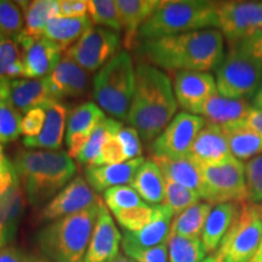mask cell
Segmentation results:
<instances>
[{
	"label": "cell",
	"instance_id": "42",
	"mask_svg": "<svg viewBox=\"0 0 262 262\" xmlns=\"http://www.w3.org/2000/svg\"><path fill=\"white\" fill-rule=\"evenodd\" d=\"M21 113L8 101H0V143L15 141L21 135Z\"/></svg>",
	"mask_w": 262,
	"mask_h": 262
},
{
	"label": "cell",
	"instance_id": "36",
	"mask_svg": "<svg viewBox=\"0 0 262 262\" xmlns=\"http://www.w3.org/2000/svg\"><path fill=\"white\" fill-rule=\"evenodd\" d=\"M103 201L111 211L118 212L146 205L147 203L130 186H116L103 192Z\"/></svg>",
	"mask_w": 262,
	"mask_h": 262
},
{
	"label": "cell",
	"instance_id": "25",
	"mask_svg": "<svg viewBox=\"0 0 262 262\" xmlns=\"http://www.w3.org/2000/svg\"><path fill=\"white\" fill-rule=\"evenodd\" d=\"M173 211L166 204H159L155 220L137 232H125L122 244L147 249L168 243L171 232Z\"/></svg>",
	"mask_w": 262,
	"mask_h": 262
},
{
	"label": "cell",
	"instance_id": "7",
	"mask_svg": "<svg viewBox=\"0 0 262 262\" xmlns=\"http://www.w3.org/2000/svg\"><path fill=\"white\" fill-rule=\"evenodd\" d=\"M215 73L217 93L226 98L248 101L262 88V67L235 45L229 47Z\"/></svg>",
	"mask_w": 262,
	"mask_h": 262
},
{
	"label": "cell",
	"instance_id": "46",
	"mask_svg": "<svg viewBox=\"0 0 262 262\" xmlns=\"http://www.w3.org/2000/svg\"><path fill=\"white\" fill-rule=\"evenodd\" d=\"M118 139L122 142L127 160L140 158L142 155V146H141V137L136 129L131 126L123 127L118 133Z\"/></svg>",
	"mask_w": 262,
	"mask_h": 262
},
{
	"label": "cell",
	"instance_id": "15",
	"mask_svg": "<svg viewBox=\"0 0 262 262\" xmlns=\"http://www.w3.org/2000/svg\"><path fill=\"white\" fill-rule=\"evenodd\" d=\"M176 101L185 112L193 113L208 98L217 94L216 80L206 72H176L173 79Z\"/></svg>",
	"mask_w": 262,
	"mask_h": 262
},
{
	"label": "cell",
	"instance_id": "57",
	"mask_svg": "<svg viewBox=\"0 0 262 262\" xmlns=\"http://www.w3.org/2000/svg\"><path fill=\"white\" fill-rule=\"evenodd\" d=\"M27 262H52L48 258H41V257H34V256H29Z\"/></svg>",
	"mask_w": 262,
	"mask_h": 262
},
{
	"label": "cell",
	"instance_id": "50",
	"mask_svg": "<svg viewBox=\"0 0 262 262\" xmlns=\"http://www.w3.org/2000/svg\"><path fill=\"white\" fill-rule=\"evenodd\" d=\"M235 47L243 51L244 54H247L248 56L254 58L262 67V31L255 33L254 35L241 41Z\"/></svg>",
	"mask_w": 262,
	"mask_h": 262
},
{
	"label": "cell",
	"instance_id": "16",
	"mask_svg": "<svg viewBox=\"0 0 262 262\" xmlns=\"http://www.w3.org/2000/svg\"><path fill=\"white\" fill-rule=\"evenodd\" d=\"M122 241L123 237L119 229L114 224L107 206L101 201L97 221L84 262H112L119 255Z\"/></svg>",
	"mask_w": 262,
	"mask_h": 262
},
{
	"label": "cell",
	"instance_id": "24",
	"mask_svg": "<svg viewBox=\"0 0 262 262\" xmlns=\"http://www.w3.org/2000/svg\"><path fill=\"white\" fill-rule=\"evenodd\" d=\"M242 205L239 203H224L212 208L202 234L206 253H215L220 248L222 239L241 214Z\"/></svg>",
	"mask_w": 262,
	"mask_h": 262
},
{
	"label": "cell",
	"instance_id": "26",
	"mask_svg": "<svg viewBox=\"0 0 262 262\" xmlns=\"http://www.w3.org/2000/svg\"><path fill=\"white\" fill-rule=\"evenodd\" d=\"M120 24L124 31V47L133 48L136 41L137 33L149 16L153 14L159 2L157 0H117Z\"/></svg>",
	"mask_w": 262,
	"mask_h": 262
},
{
	"label": "cell",
	"instance_id": "31",
	"mask_svg": "<svg viewBox=\"0 0 262 262\" xmlns=\"http://www.w3.org/2000/svg\"><path fill=\"white\" fill-rule=\"evenodd\" d=\"M90 27L93 26L89 16L77 18L55 17L49 21L44 37L54 41L62 49V51H64L71 48V44L79 40L81 35Z\"/></svg>",
	"mask_w": 262,
	"mask_h": 262
},
{
	"label": "cell",
	"instance_id": "4",
	"mask_svg": "<svg viewBox=\"0 0 262 262\" xmlns=\"http://www.w3.org/2000/svg\"><path fill=\"white\" fill-rule=\"evenodd\" d=\"M219 29L217 3L206 0H164L141 26L137 41Z\"/></svg>",
	"mask_w": 262,
	"mask_h": 262
},
{
	"label": "cell",
	"instance_id": "29",
	"mask_svg": "<svg viewBox=\"0 0 262 262\" xmlns=\"http://www.w3.org/2000/svg\"><path fill=\"white\" fill-rule=\"evenodd\" d=\"M25 18V34L33 38L44 37L49 21L60 17L58 0H34V2H17Z\"/></svg>",
	"mask_w": 262,
	"mask_h": 262
},
{
	"label": "cell",
	"instance_id": "11",
	"mask_svg": "<svg viewBox=\"0 0 262 262\" xmlns=\"http://www.w3.org/2000/svg\"><path fill=\"white\" fill-rule=\"evenodd\" d=\"M120 47V33L108 28L90 27L81 38L66 50L64 56L86 72L102 68L116 56Z\"/></svg>",
	"mask_w": 262,
	"mask_h": 262
},
{
	"label": "cell",
	"instance_id": "19",
	"mask_svg": "<svg viewBox=\"0 0 262 262\" xmlns=\"http://www.w3.org/2000/svg\"><path fill=\"white\" fill-rule=\"evenodd\" d=\"M54 100L83 97L89 89V75L79 64L63 57L47 77Z\"/></svg>",
	"mask_w": 262,
	"mask_h": 262
},
{
	"label": "cell",
	"instance_id": "52",
	"mask_svg": "<svg viewBox=\"0 0 262 262\" xmlns=\"http://www.w3.org/2000/svg\"><path fill=\"white\" fill-rule=\"evenodd\" d=\"M27 255L15 247H5L0 249V262H27Z\"/></svg>",
	"mask_w": 262,
	"mask_h": 262
},
{
	"label": "cell",
	"instance_id": "44",
	"mask_svg": "<svg viewBox=\"0 0 262 262\" xmlns=\"http://www.w3.org/2000/svg\"><path fill=\"white\" fill-rule=\"evenodd\" d=\"M123 249L127 256L135 262H169L168 243L147 249L123 244Z\"/></svg>",
	"mask_w": 262,
	"mask_h": 262
},
{
	"label": "cell",
	"instance_id": "17",
	"mask_svg": "<svg viewBox=\"0 0 262 262\" xmlns=\"http://www.w3.org/2000/svg\"><path fill=\"white\" fill-rule=\"evenodd\" d=\"M106 118L103 111L93 102L81 103L72 111L66 130V146L72 159H77L93 131Z\"/></svg>",
	"mask_w": 262,
	"mask_h": 262
},
{
	"label": "cell",
	"instance_id": "54",
	"mask_svg": "<svg viewBox=\"0 0 262 262\" xmlns=\"http://www.w3.org/2000/svg\"><path fill=\"white\" fill-rule=\"evenodd\" d=\"M249 262H262V238H261L260 245H258L257 250L255 251L254 256L250 258V261Z\"/></svg>",
	"mask_w": 262,
	"mask_h": 262
},
{
	"label": "cell",
	"instance_id": "48",
	"mask_svg": "<svg viewBox=\"0 0 262 262\" xmlns=\"http://www.w3.org/2000/svg\"><path fill=\"white\" fill-rule=\"evenodd\" d=\"M18 179L14 160L5 156L0 158V201Z\"/></svg>",
	"mask_w": 262,
	"mask_h": 262
},
{
	"label": "cell",
	"instance_id": "58",
	"mask_svg": "<svg viewBox=\"0 0 262 262\" xmlns=\"http://www.w3.org/2000/svg\"><path fill=\"white\" fill-rule=\"evenodd\" d=\"M8 37H6V34L4 32L2 31V28H0V44H2V42H4L5 40H8Z\"/></svg>",
	"mask_w": 262,
	"mask_h": 262
},
{
	"label": "cell",
	"instance_id": "38",
	"mask_svg": "<svg viewBox=\"0 0 262 262\" xmlns=\"http://www.w3.org/2000/svg\"><path fill=\"white\" fill-rule=\"evenodd\" d=\"M159 205H143L130 210L114 212L117 221L126 232H137L155 220Z\"/></svg>",
	"mask_w": 262,
	"mask_h": 262
},
{
	"label": "cell",
	"instance_id": "14",
	"mask_svg": "<svg viewBox=\"0 0 262 262\" xmlns=\"http://www.w3.org/2000/svg\"><path fill=\"white\" fill-rule=\"evenodd\" d=\"M100 201L86 180L77 176L42 208L39 220L44 222L58 220L83 211Z\"/></svg>",
	"mask_w": 262,
	"mask_h": 262
},
{
	"label": "cell",
	"instance_id": "49",
	"mask_svg": "<svg viewBox=\"0 0 262 262\" xmlns=\"http://www.w3.org/2000/svg\"><path fill=\"white\" fill-rule=\"evenodd\" d=\"M60 17L77 18L85 17L89 12V5L86 0H58Z\"/></svg>",
	"mask_w": 262,
	"mask_h": 262
},
{
	"label": "cell",
	"instance_id": "20",
	"mask_svg": "<svg viewBox=\"0 0 262 262\" xmlns=\"http://www.w3.org/2000/svg\"><path fill=\"white\" fill-rule=\"evenodd\" d=\"M45 110L44 126L34 137H24L22 143L26 148L39 149H60L63 143L66 124H67L68 108L60 101H50L42 107Z\"/></svg>",
	"mask_w": 262,
	"mask_h": 262
},
{
	"label": "cell",
	"instance_id": "6",
	"mask_svg": "<svg viewBox=\"0 0 262 262\" xmlns=\"http://www.w3.org/2000/svg\"><path fill=\"white\" fill-rule=\"evenodd\" d=\"M135 70L127 51H119L97 72L93 96L103 112L126 122L135 93Z\"/></svg>",
	"mask_w": 262,
	"mask_h": 262
},
{
	"label": "cell",
	"instance_id": "34",
	"mask_svg": "<svg viewBox=\"0 0 262 262\" xmlns=\"http://www.w3.org/2000/svg\"><path fill=\"white\" fill-rule=\"evenodd\" d=\"M6 204H8V212H6V222L4 232H3V244L10 247V244L15 241L17 234L19 222L25 212L26 205V193L22 187L19 179L14 183L11 188L5 193Z\"/></svg>",
	"mask_w": 262,
	"mask_h": 262
},
{
	"label": "cell",
	"instance_id": "40",
	"mask_svg": "<svg viewBox=\"0 0 262 262\" xmlns=\"http://www.w3.org/2000/svg\"><path fill=\"white\" fill-rule=\"evenodd\" d=\"M24 74L21 50L12 39H8L0 44V78L17 79Z\"/></svg>",
	"mask_w": 262,
	"mask_h": 262
},
{
	"label": "cell",
	"instance_id": "41",
	"mask_svg": "<svg viewBox=\"0 0 262 262\" xmlns=\"http://www.w3.org/2000/svg\"><path fill=\"white\" fill-rule=\"evenodd\" d=\"M0 28L6 37L15 40L24 32V12L17 3L9 0H0Z\"/></svg>",
	"mask_w": 262,
	"mask_h": 262
},
{
	"label": "cell",
	"instance_id": "32",
	"mask_svg": "<svg viewBox=\"0 0 262 262\" xmlns=\"http://www.w3.org/2000/svg\"><path fill=\"white\" fill-rule=\"evenodd\" d=\"M212 210L209 203H201L191 206L187 210L176 216L171 225V234L185 238L199 239L203 234L205 222Z\"/></svg>",
	"mask_w": 262,
	"mask_h": 262
},
{
	"label": "cell",
	"instance_id": "12",
	"mask_svg": "<svg viewBox=\"0 0 262 262\" xmlns=\"http://www.w3.org/2000/svg\"><path fill=\"white\" fill-rule=\"evenodd\" d=\"M219 31L231 47L262 31V3H217Z\"/></svg>",
	"mask_w": 262,
	"mask_h": 262
},
{
	"label": "cell",
	"instance_id": "53",
	"mask_svg": "<svg viewBox=\"0 0 262 262\" xmlns=\"http://www.w3.org/2000/svg\"><path fill=\"white\" fill-rule=\"evenodd\" d=\"M253 107L262 110V88L258 90V93L255 95V97L253 98Z\"/></svg>",
	"mask_w": 262,
	"mask_h": 262
},
{
	"label": "cell",
	"instance_id": "18",
	"mask_svg": "<svg viewBox=\"0 0 262 262\" xmlns=\"http://www.w3.org/2000/svg\"><path fill=\"white\" fill-rule=\"evenodd\" d=\"M188 157L201 168L225 163L233 158L222 126L206 122L196 136Z\"/></svg>",
	"mask_w": 262,
	"mask_h": 262
},
{
	"label": "cell",
	"instance_id": "47",
	"mask_svg": "<svg viewBox=\"0 0 262 262\" xmlns=\"http://www.w3.org/2000/svg\"><path fill=\"white\" fill-rule=\"evenodd\" d=\"M45 118H47V114H45V110L42 107L33 108L26 113L25 117L22 118L21 124V131L25 137L37 136L44 126Z\"/></svg>",
	"mask_w": 262,
	"mask_h": 262
},
{
	"label": "cell",
	"instance_id": "8",
	"mask_svg": "<svg viewBox=\"0 0 262 262\" xmlns=\"http://www.w3.org/2000/svg\"><path fill=\"white\" fill-rule=\"evenodd\" d=\"M202 199L212 205L248 202L245 164L234 157L227 162L202 168Z\"/></svg>",
	"mask_w": 262,
	"mask_h": 262
},
{
	"label": "cell",
	"instance_id": "28",
	"mask_svg": "<svg viewBox=\"0 0 262 262\" xmlns=\"http://www.w3.org/2000/svg\"><path fill=\"white\" fill-rule=\"evenodd\" d=\"M162 170L164 178L183 187L198 192L202 198L203 173L202 168L189 157L183 158H153Z\"/></svg>",
	"mask_w": 262,
	"mask_h": 262
},
{
	"label": "cell",
	"instance_id": "35",
	"mask_svg": "<svg viewBox=\"0 0 262 262\" xmlns=\"http://www.w3.org/2000/svg\"><path fill=\"white\" fill-rule=\"evenodd\" d=\"M168 253L169 262H202L208 254L201 239L171 233L168 239Z\"/></svg>",
	"mask_w": 262,
	"mask_h": 262
},
{
	"label": "cell",
	"instance_id": "37",
	"mask_svg": "<svg viewBox=\"0 0 262 262\" xmlns=\"http://www.w3.org/2000/svg\"><path fill=\"white\" fill-rule=\"evenodd\" d=\"M201 199L198 192L165 180V199L163 204L168 205L175 215H180L191 206L198 204Z\"/></svg>",
	"mask_w": 262,
	"mask_h": 262
},
{
	"label": "cell",
	"instance_id": "51",
	"mask_svg": "<svg viewBox=\"0 0 262 262\" xmlns=\"http://www.w3.org/2000/svg\"><path fill=\"white\" fill-rule=\"evenodd\" d=\"M245 126L249 127L255 134L262 137V110L251 106L247 114V117L242 120Z\"/></svg>",
	"mask_w": 262,
	"mask_h": 262
},
{
	"label": "cell",
	"instance_id": "43",
	"mask_svg": "<svg viewBox=\"0 0 262 262\" xmlns=\"http://www.w3.org/2000/svg\"><path fill=\"white\" fill-rule=\"evenodd\" d=\"M245 180L248 188V202L262 203V153L245 163Z\"/></svg>",
	"mask_w": 262,
	"mask_h": 262
},
{
	"label": "cell",
	"instance_id": "33",
	"mask_svg": "<svg viewBox=\"0 0 262 262\" xmlns=\"http://www.w3.org/2000/svg\"><path fill=\"white\" fill-rule=\"evenodd\" d=\"M122 129V122H119V120L113 119V118H106V119L102 120L96 126V129L93 131L89 140L86 141V143L81 148L79 155L77 157L78 162L81 165H94V163L96 162L97 157L100 156L101 150L107 143V141L111 137L118 135V133Z\"/></svg>",
	"mask_w": 262,
	"mask_h": 262
},
{
	"label": "cell",
	"instance_id": "13",
	"mask_svg": "<svg viewBox=\"0 0 262 262\" xmlns=\"http://www.w3.org/2000/svg\"><path fill=\"white\" fill-rule=\"evenodd\" d=\"M14 41L21 50L26 79L48 77L61 61L62 49L48 38H33L22 32Z\"/></svg>",
	"mask_w": 262,
	"mask_h": 262
},
{
	"label": "cell",
	"instance_id": "56",
	"mask_svg": "<svg viewBox=\"0 0 262 262\" xmlns=\"http://www.w3.org/2000/svg\"><path fill=\"white\" fill-rule=\"evenodd\" d=\"M112 262H135L133 260V258L127 257V256H124V255H118V256L114 258V260Z\"/></svg>",
	"mask_w": 262,
	"mask_h": 262
},
{
	"label": "cell",
	"instance_id": "23",
	"mask_svg": "<svg viewBox=\"0 0 262 262\" xmlns=\"http://www.w3.org/2000/svg\"><path fill=\"white\" fill-rule=\"evenodd\" d=\"M250 108L248 101L226 98L217 93L208 98L192 114L203 117L206 122L225 126L242 122Z\"/></svg>",
	"mask_w": 262,
	"mask_h": 262
},
{
	"label": "cell",
	"instance_id": "1",
	"mask_svg": "<svg viewBox=\"0 0 262 262\" xmlns=\"http://www.w3.org/2000/svg\"><path fill=\"white\" fill-rule=\"evenodd\" d=\"M137 56L157 68L173 72L216 71L225 57L219 29H206L139 42Z\"/></svg>",
	"mask_w": 262,
	"mask_h": 262
},
{
	"label": "cell",
	"instance_id": "2",
	"mask_svg": "<svg viewBox=\"0 0 262 262\" xmlns=\"http://www.w3.org/2000/svg\"><path fill=\"white\" fill-rule=\"evenodd\" d=\"M135 93L126 123L145 142H153L178 112L171 80L162 70L140 63L135 72Z\"/></svg>",
	"mask_w": 262,
	"mask_h": 262
},
{
	"label": "cell",
	"instance_id": "10",
	"mask_svg": "<svg viewBox=\"0 0 262 262\" xmlns=\"http://www.w3.org/2000/svg\"><path fill=\"white\" fill-rule=\"evenodd\" d=\"M206 120L188 112L176 114L169 125L150 143L153 158H183L188 157L194 141Z\"/></svg>",
	"mask_w": 262,
	"mask_h": 262
},
{
	"label": "cell",
	"instance_id": "9",
	"mask_svg": "<svg viewBox=\"0 0 262 262\" xmlns=\"http://www.w3.org/2000/svg\"><path fill=\"white\" fill-rule=\"evenodd\" d=\"M261 238V206L244 203L242 205L241 214L217 249L222 262H249L257 250Z\"/></svg>",
	"mask_w": 262,
	"mask_h": 262
},
{
	"label": "cell",
	"instance_id": "60",
	"mask_svg": "<svg viewBox=\"0 0 262 262\" xmlns=\"http://www.w3.org/2000/svg\"><path fill=\"white\" fill-rule=\"evenodd\" d=\"M261 206V210H262V205H260Z\"/></svg>",
	"mask_w": 262,
	"mask_h": 262
},
{
	"label": "cell",
	"instance_id": "22",
	"mask_svg": "<svg viewBox=\"0 0 262 262\" xmlns=\"http://www.w3.org/2000/svg\"><path fill=\"white\" fill-rule=\"evenodd\" d=\"M54 101L47 77L40 79H11L9 84L8 102L19 113H27L33 108L44 107Z\"/></svg>",
	"mask_w": 262,
	"mask_h": 262
},
{
	"label": "cell",
	"instance_id": "39",
	"mask_svg": "<svg viewBox=\"0 0 262 262\" xmlns=\"http://www.w3.org/2000/svg\"><path fill=\"white\" fill-rule=\"evenodd\" d=\"M89 15L91 22L98 26H106L108 29L120 32L122 24L116 2L113 0H89Z\"/></svg>",
	"mask_w": 262,
	"mask_h": 262
},
{
	"label": "cell",
	"instance_id": "45",
	"mask_svg": "<svg viewBox=\"0 0 262 262\" xmlns=\"http://www.w3.org/2000/svg\"><path fill=\"white\" fill-rule=\"evenodd\" d=\"M124 162H127L125 150H124L120 140L118 139V135H116L107 141V143L101 150L100 156L97 157L96 162L94 163V166L113 165V164H120Z\"/></svg>",
	"mask_w": 262,
	"mask_h": 262
},
{
	"label": "cell",
	"instance_id": "59",
	"mask_svg": "<svg viewBox=\"0 0 262 262\" xmlns=\"http://www.w3.org/2000/svg\"><path fill=\"white\" fill-rule=\"evenodd\" d=\"M4 157V149H3V146L0 145V158H3Z\"/></svg>",
	"mask_w": 262,
	"mask_h": 262
},
{
	"label": "cell",
	"instance_id": "55",
	"mask_svg": "<svg viewBox=\"0 0 262 262\" xmlns=\"http://www.w3.org/2000/svg\"><path fill=\"white\" fill-rule=\"evenodd\" d=\"M202 262H222V257H221L220 253H219V251L216 250L214 254L209 255V256L205 257Z\"/></svg>",
	"mask_w": 262,
	"mask_h": 262
},
{
	"label": "cell",
	"instance_id": "5",
	"mask_svg": "<svg viewBox=\"0 0 262 262\" xmlns=\"http://www.w3.org/2000/svg\"><path fill=\"white\" fill-rule=\"evenodd\" d=\"M101 201L77 214L52 221L37 233L42 254L52 262H84Z\"/></svg>",
	"mask_w": 262,
	"mask_h": 262
},
{
	"label": "cell",
	"instance_id": "30",
	"mask_svg": "<svg viewBox=\"0 0 262 262\" xmlns=\"http://www.w3.org/2000/svg\"><path fill=\"white\" fill-rule=\"evenodd\" d=\"M229 149L235 159L250 160L262 153V137L244 125L243 123H234L222 126Z\"/></svg>",
	"mask_w": 262,
	"mask_h": 262
},
{
	"label": "cell",
	"instance_id": "3",
	"mask_svg": "<svg viewBox=\"0 0 262 262\" xmlns=\"http://www.w3.org/2000/svg\"><path fill=\"white\" fill-rule=\"evenodd\" d=\"M14 164L33 206L48 204L77 173L73 159L62 150H19Z\"/></svg>",
	"mask_w": 262,
	"mask_h": 262
},
{
	"label": "cell",
	"instance_id": "27",
	"mask_svg": "<svg viewBox=\"0 0 262 262\" xmlns=\"http://www.w3.org/2000/svg\"><path fill=\"white\" fill-rule=\"evenodd\" d=\"M129 186L148 204H163L165 199V178L153 159L146 160L141 165Z\"/></svg>",
	"mask_w": 262,
	"mask_h": 262
},
{
	"label": "cell",
	"instance_id": "21",
	"mask_svg": "<svg viewBox=\"0 0 262 262\" xmlns=\"http://www.w3.org/2000/svg\"><path fill=\"white\" fill-rule=\"evenodd\" d=\"M145 162L146 159L140 157L113 165H89L85 169V178L91 188L96 192H103L116 186H125V183H130L136 175L137 170Z\"/></svg>",
	"mask_w": 262,
	"mask_h": 262
}]
</instances>
